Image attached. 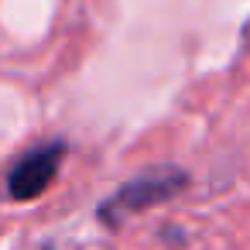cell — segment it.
Wrapping results in <instances>:
<instances>
[{
	"instance_id": "1",
	"label": "cell",
	"mask_w": 250,
	"mask_h": 250,
	"mask_svg": "<svg viewBox=\"0 0 250 250\" xmlns=\"http://www.w3.org/2000/svg\"><path fill=\"white\" fill-rule=\"evenodd\" d=\"M185 188H188V175H185L182 168H154V171H141V175H134L130 182H124L110 199L100 202L96 219H100L103 226L117 229V226H124L130 216L147 212V209H154V206L175 199V195L185 192Z\"/></svg>"
},
{
	"instance_id": "2",
	"label": "cell",
	"mask_w": 250,
	"mask_h": 250,
	"mask_svg": "<svg viewBox=\"0 0 250 250\" xmlns=\"http://www.w3.org/2000/svg\"><path fill=\"white\" fill-rule=\"evenodd\" d=\"M65 161V141H48L42 147H35L31 154H24L11 171H7V195L14 202H31L38 199L59 175Z\"/></svg>"
}]
</instances>
